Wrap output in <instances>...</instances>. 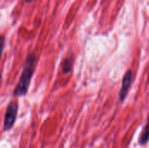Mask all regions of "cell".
<instances>
[{
  "label": "cell",
  "instance_id": "1",
  "mask_svg": "<svg viewBox=\"0 0 149 148\" xmlns=\"http://www.w3.org/2000/svg\"><path fill=\"white\" fill-rule=\"evenodd\" d=\"M37 65V56L34 52L30 53L23 65V70L19 80L13 91L15 97H24L27 94L30 84L31 82L33 74Z\"/></svg>",
  "mask_w": 149,
  "mask_h": 148
},
{
  "label": "cell",
  "instance_id": "2",
  "mask_svg": "<svg viewBox=\"0 0 149 148\" xmlns=\"http://www.w3.org/2000/svg\"><path fill=\"white\" fill-rule=\"evenodd\" d=\"M17 112H18L17 102L15 100L10 101L7 106L5 114H4L3 125V132H8L14 126V124L17 117Z\"/></svg>",
  "mask_w": 149,
  "mask_h": 148
},
{
  "label": "cell",
  "instance_id": "3",
  "mask_svg": "<svg viewBox=\"0 0 149 148\" xmlns=\"http://www.w3.org/2000/svg\"><path fill=\"white\" fill-rule=\"evenodd\" d=\"M133 80H134L133 71L131 69H129L127 71V72L125 73L123 79H122V85H121V89H120V92L119 94V98L121 102H123L126 99V98L128 94L129 89L131 87V85L133 83Z\"/></svg>",
  "mask_w": 149,
  "mask_h": 148
},
{
  "label": "cell",
  "instance_id": "4",
  "mask_svg": "<svg viewBox=\"0 0 149 148\" xmlns=\"http://www.w3.org/2000/svg\"><path fill=\"white\" fill-rule=\"evenodd\" d=\"M74 57L72 55L67 56L62 62V72L64 74H68L72 72L74 64Z\"/></svg>",
  "mask_w": 149,
  "mask_h": 148
},
{
  "label": "cell",
  "instance_id": "5",
  "mask_svg": "<svg viewBox=\"0 0 149 148\" xmlns=\"http://www.w3.org/2000/svg\"><path fill=\"white\" fill-rule=\"evenodd\" d=\"M149 140V114L148 117V122L141 133V135L139 138V144L141 146H145L146 144H148Z\"/></svg>",
  "mask_w": 149,
  "mask_h": 148
},
{
  "label": "cell",
  "instance_id": "6",
  "mask_svg": "<svg viewBox=\"0 0 149 148\" xmlns=\"http://www.w3.org/2000/svg\"><path fill=\"white\" fill-rule=\"evenodd\" d=\"M4 41H5L4 36H2V37H1V43H2V52L3 51V48H4Z\"/></svg>",
  "mask_w": 149,
  "mask_h": 148
},
{
  "label": "cell",
  "instance_id": "7",
  "mask_svg": "<svg viewBox=\"0 0 149 148\" xmlns=\"http://www.w3.org/2000/svg\"><path fill=\"white\" fill-rule=\"evenodd\" d=\"M24 1H25L26 3H31V2H32L33 0H24Z\"/></svg>",
  "mask_w": 149,
  "mask_h": 148
},
{
  "label": "cell",
  "instance_id": "8",
  "mask_svg": "<svg viewBox=\"0 0 149 148\" xmlns=\"http://www.w3.org/2000/svg\"><path fill=\"white\" fill-rule=\"evenodd\" d=\"M148 84H149V74H148Z\"/></svg>",
  "mask_w": 149,
  "mask_h": 148
}]
</instances>
